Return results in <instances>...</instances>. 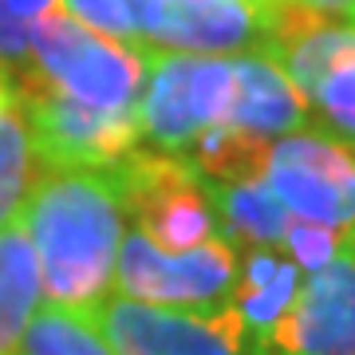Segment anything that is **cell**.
<instances>
[{"label": "cell", "instance_id": "20", "mask_svg": "<svg viewBox=\"0 0 355 355\" xmlns=\"http://www.w3.org/2000/svg\"><path fill=\"white\" fill-rule=\"evenodd\" d=\"M347 233H336V229H324V225H312V221H300V217H292L288 221V233H284V249L288 257L300 265V272H316L331 261V257L340 253V245Z\"/></svg>", "mask_w": 355, "mask_h": 355}, {"label": "cell", "instance_id": "12", "mask_svg": "<svg viewBox=\"0 0 355 355\" xmlns=\"http://www.w3.org/2000/svg\"><path fill=\"white\" fill-rule=\"evenodd\" d=\"M205 190L214 202L221 237H229L233 245H249V249L284 245L292 217L261 178H245V182H209L205 178Z\"/></svg>", "mask_w": 355, "mask_h": 355}, {"label": "cell", "instance_id": "15", "mask_svg": "<svg viewBox=\"0 0 355 355\" xmlns=\"http://www.w3.org/2000/svg\"><path fill=\"white\" fill-rule=\"evenodd\" d=\"M12 355H114L95 312L44 304L28 320Z\"/></svg>", "mask_w": 355, "mask_h": 355}, {"label": "cell", "instance_id": "11", "mask_svg": "<svg viewBox=\"0 0 355 355\" xmlns=\"http://www.w3.org/2000/svg\"><path fill=\"white\" fill-rule=\"evenodd\" d=\"M229 123L237 130H245V135L272 142L280 135L312 127V103L296 91V83L268 55L249 51V55H233Z\"/></svg>", "mask_w": 355, "mask_h": 355}, {"label": "cell", "instance_id": "8", "mask_svg": "<svg viewBox=\"0 0 355 355\" xmlns=\"http://www.w3.org/2000/svg\"><path fill=\"white\" fill-rule=\"evenodd\" d=\"M95 320L114 355H265L233 304L193 312L107 296Z\"/></svg>", "mask_w": 355, "mask_h": 355}, {"label": "cell", "instance_id": "2", "mask_svg": "<svg viewBox=\"0 0 355 355\" xmlns=\"http://www.w3.org/2000/svg\"><path fill=\"white\" fill-rule=\"evenodd\" d=\"M32 71L76 103L99 111H139L146 51L91 32L55 4L32 32Z\"/></svg>", "mask_w": 355, "mask_h": 355}, {"label": "cell", "instance_id": "10", "mask_svg": "<svg viewBox=\"0 0 355 355\" xmlns=\"http://www.w3.org/2000/svg\"><path fill=\"white\" fill-rule=\"evenodd\" d=\"M268 355H355V229L324 268L300 280L265 340Z\"/></svg>", "mask_w": 355, "mask_h": 355}, {"label": "cell", "instance_id": "3", "mask_svg": "<svg viewBox=\"0 0 355 355\" xmlns=\"http://www.w3.org/2000/svg\"><path fill=\"white\" fill-rule=\"evenodd\" d=\"M229 107H233V55L146 51L139 123L142 142L150 150L190 158L205 130L229 123Z\"/></svg>", "mask_w": 355, "mask_h": 355}, {"label": "cell", "instance_id": "6", "mask_svg": "<svg viewBox=\"0 0 355 355\" xmlns=\"http://www.w3.org/2000/svg\"><path fill=\"white\" fill-rule=\"evenodd\" d=\"M114 174L123 186V205L135 217V229L146 233L158 249L182 253L217 233V214L205 178L190 158L139 146L114 166Z\"/></svg>", "mask_w": 355, "mask_h": 355}, {"label": "cell", "instance_id": "4", "mask_svg": "<svg viewBox=\"0 0 355 355\" xmlns=\"http://www.w3.org/2000/svg\"><path fill=\"white\" fill-rule=\"evenodd\" d=\"M237 245L214 233L209 241L166 253L158 245L130 229L123 233L119 261H114V288L119 296L142 300V304H162V308H193V312H214V308L233 304L237 288Z\"/></svg>", "mask_w": 355, "mask_h": 355}, {"label": "cell", "instance_id": "17", "mask_svg": "<svg viewBox=\"0 0 355 355\" xmlns=\"http://www.w3.org/2000/svg\"><path fill=\"white\" fill-rule=\"evenodd\" d=\"M60 0H0V76L20 79L32 67V32Z\"/></svg>", "mask_w": 355, "mask_h": 355}, {"label": "cell", "instance_id": "1", "mask_svg": "<svg viewBox=\"0 0 355 355\" xmlns=\"http://www.w3.org/2000/svg\"><path fill=\"white\" fill-rule=\"evenodd\" d=\"M123 186L114 166L107 170H60L40 166L20 205L40 284L51 304L95 308L111 296L114 261L123 245Z\"/></svg>", "mask_w": 355, "mask_h": 355}, {"label": "cell", "instance_id": "16", "mask_svg": "<svg viewBox=\"0 0 355 355\" xmlns=\"http://www.w3.org/2000/svg\"><path fill=\"white\" fill-rule=\"evenodd\" d=\"M32 135H28L24 103L20 91L16 99H8L0 107V225L12 221L24 205V193L32 186Z\"/></svg>", "mask_w": 355, "mask_h": 355}, {"label": "cell", "instance_id": "5", "mask_svg": "<svg viewBox=\"0 0 355 355\" xmlns=\"http://www.w3.org/2000/svg\"><path fill=\"white\" fill-rule=\"evenodd\" d=\"M16 91L24 103L32 154L40 166L107 170L142 146L139 111H99V107L76 103L51 83H44L32 67L16 79Z\"/></svg>", "mask_w": 355, "mask_h": 355}, {"label": "cell", "instance_id": "21", "mask_svg": "<svg viewBox=\"0 0 355 355\" xmlns=\"http://www.w3.org/2000/svg\"><path fill=\"white\" fill-rule=\"evenodd\" d=\"M261 12L265 4H300L308 12H320V16H331V20H343V24H355V0H257Z\"/></svg>", "mask_w": 355, "mask_h": 355}, {"label": "cell", "instance_id": "13", "mask_svg": "<svg viewBox=\"0 0 355 355\" xmlns=\"http://www.w3.org/2000/svg\"><path fill=\"white\" fill-rule=\"evenodd\" d=\"M300 265L292 257H277L272 249H249L237 272V288H233V308L241 312L249 336L257 340V347L265 352V340L272 324H277L288 304L300 292ZM268 355V352H265Z\"/></svg>", "mask_w": 355, "mask_h": 355}, {"label": "cell", "instance_id": "18", "mask_svg": "<svg viewBox=\"0 0 355 355\" xmlns=\"http://www.w3.org/2000/svg\"><path fill=\"white\" fill-rule=\"evenodd\" d=\"M312 107L324 130L355 150V51L320 79V87L312 91Z\"/></svg>", "mask_w": 355, "mask_h": 355}, {"label": "cell", "instance_id": "9", "mask_svg": "<svg viewBox=\"0 0 355 355\" xmlns=\"http://www.w3.org/2000/svg\"><path fill=\"white\" fill-rule=\"evenodd\" d=\"M142 51L249 55L265 48V12L257 0H135Z\"/></svg>", "mask_w": 355, "mask_h": 355}, {"label": "cell", "instance_id": "7", "mask_svg": "<svg viewBox=\"0 0 355 355\" xmlns=\"http://www.w3.org/2000/svg\"><path fill=\"white\" fill-rule=\"evenodd\" d=\"M261 182L300 221L352 233L355 229V150L320 127L268 142Z\"/></svg>", "mask_w": 355, "mask_h": 355}, {"label": "cell", "instance_id": "14", "mask_svg": "<svg viewBox=\"0 0 355 355\" xmlns=\"http://www.w3.org/2000/svg\"><path fill=\"white\" fill-rule=\"evenodd\" d=\"M40 304V261L20 214L0 225V355H12Z\"/></svg>", "mask_w": 355, "mask_h": 355}, {"label": "cell", "instance_id": "19", "mask_svg": "<svg viewBox=\"0 0 355 355\" xmlns=\"http://www.w3.org/2000/svg\"><path fill=\"white\" fill-rule=\"evenodd\" d=\"M71 20L99 32L107 40H119L127 48H139V20H135V0H60Z\"/></svg>", "mask_w": 355, "mask_h": 355}]
</instances>
